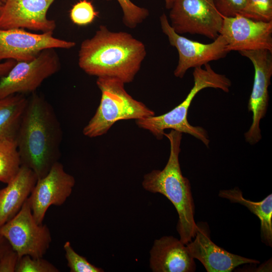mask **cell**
<instances>
[{
  "instance_id": "cell-1",
  "label": "cell",
  "mask_w": 272,
  "mask_h": 272,
  "mask_svg": "<svg viewBox=\"0 0 272 272\" xmlns=\"http://www.w3.org/2000/svg\"><path fill=\"white\" fill-rule=\"evenodd\" d=\"M60 123L51 104L36 93L31 94L16 137L21 166L31 169L37 179L45 176L60 157Z\"/></svg>"
},
{
  "instance_id": "cell-2",
  "label": "cell",
  "mask_w": 272,
  "mask_h": 272,
  "mask_svg": "<svg viewBox=\"0 0 272 272\" xmlns=\"http://www.w3.org/2000/svg\"><path fill=\"white\" fill-rule=\"evenodd\" d=\"M146 55L145 44L125 32H113L100 25L95 34L81 43L79 67L87 74L133 81Z\"/></svg>"
},
{
  "instance_id": "cell-3",
  "label": "cell",
  "mask_w": 272,
  "mask_h": 272,
  "mask_svg": "<svg viewBox=\"0 0 272 272\" xmlns=\"http://www.w3.org/2000/svg\"><path fill=\"white\" fill-rule=\"evenodd\" d=\"M182 133L171 129L164 133L170 145L168 162L162 170H153L144 176L142 186L146 190L160 193L173 205L178 215L177 231L185 244L194 238L198 229L194 220L195 206L191 185L183 176L179 161Z\"/></svg>"
},
{
  "instance_id": "cell-4",
  "label": "cell",
  "mask_w": 272,
  "mask_h": 272,
  "mask_svg": "<svg viewBox=\"0 0 272 272\" xmlns=\"http://www.w3.org/2000/svg\"><path fill=\"white\" fill-rule=\"evenodd\" d=\"M194 68V84L185 99L169 112L159 116H150L135 120L141 128L149 130L159 140L164 137V130L172 129L191 135L209 147L210 140L205 129L191 125L187 119L188 109L195 95L207 88L219 89L228 92L231 81L225 75L216 73L209 63Z\"/></svg>"
},
{
  "instance_id": "cell-5",
  "label": "cell",
  "mask_w": 272,
  "mask_h": 272,
  "mask_svg": "<svg viewBox=\"0 0 272 272\" xmlns=\"http://www.w3.org/2000/svg\"><path fill=\"white\" fill-rule=\"evenodd\" d=\"M96 84L101 91V98L95 114L83 128L84 135L91 138L101 136L119 120L155 115L154 111L127 93L122 81L99 77Z\"/></svg>"
},
{
  "instance_id": "cell-6",
  "label": "cell",
  "mask_w": 272,
  "mask_h": 272,
  "mask_svg": "<svg viewBox=\"0 0 272 272\" xmlns=\"http://www.w3.org/2000/svg\"><path fill=\"white\" fill-rule=\"evenodd\" d=\"M0 234L8 240L19 259L24 255L43 257L52 241L47 226L36 222L28 198L18 214L0 228Z\"/></svg>"
},
{
  "instance_id": "cell-7",
  "label": "cell",
  "mask_w": 272,
  "mask_h": 272,
  "mask_svg": "<svg viewBox=\"0 0 272 272\" xmlns=\"http://www.w3.org/2000/svg\"><path fill=\"white\" fill-rule=\"evenodd\" d=\"M60 67L58 55L53 48L43 50L31 60L17 62L7 75L0 78V99L35 92Z\"/></svg>"
},
{
  "instance_id": "cell-8",
  "label": "cell",
  "mask_w": 272,
  "mask_h": 272,
  "mask_svg": "<svg viewBox=\"0 0 272 272\" xmlns=\"http://www.w3.org/2000/svg\"><path fill=\"white\" fill-rule=\"evenodd\" d=\"M169 13L170 25L178 34L203 35L215 39L223 17L214 0H173Z\"/></svg>"
},
{
  "instance_id": "cell-9",
  "label": "cell",
  "mask_w": 272,
  "mask_h": 272,
  "mask_svg": "<svg viewBox=\"0 0 272 272\" xmlns=\"http://www.w3.org/2000/svg\"><path fill=\"white\" fill-rule=\"evenodd\" d=\"M160 22L163 32L167 36L170 45L175 47L178 53V62L174 71L176 77L182 78L188 69L224 58L229 52L226 42L221 35L213 42L204 44L176 33L165 14L160 16Z\"/></svg>"
},
{
  "instance_id": "cell-10",
  "label": "cell",
  "mask_w": 272,
  "mask_h": 272,
  "mask_svg": "<svg viewBox=\"0 0 272 272\" xmlns=\"http://www.w3.org/2000/svg\"><path fill=\"white\" fill-rule=\"evenodd\" d=\"M240 54L248 58L253 64L254 76L248 109L252 113V122L245 140L250 145L257 143L262 138L260 120L265 116L268 105V88L272 76V51L266 49L241 51Z\"/></svg>"
},
{
  "instance_id": "cell-11",
  "label": "cell",
  "mask_w": 272,
  "mask_h": 272,
  "mask_svg": "<svg viewBox=\"0 0 272 272\" xmlns=\"http://www.w3.org/2000/svg\"><path fill=\"white\" fill-rule=\"evenodd\" d=\"M52 34H36L23 28L0 29V60L30 61L46 49H70L75 46V42L55 38Z\"/></svg>"
},
{
  "instance_id": "cell-12",
  "label": "cell",
  "mask_w": 272,
  "mask_h": 272,
  "mask_svg": "<svg viewBox=\"0 0 272 272\" xmlns=\"http://www.w3.org/2000/svg\"><path fill=\"white\" fill-rule=\"evenodd\" d=\"M75 182L74 177L65 171L59 162L55 163L45 176L37 179L28 201L38 224H43L50 206H61L65 202Z\"/></svg>"
},
{
  "instance_id": "cell-13",
  "label": "cell",
  "mask_w": 272,
  "mask_h": 272,
  "mask_svg": "<svg viewBox=\"0 0 272 272\" xmlns=\"http://www.w3.org/2000/svg\"><path fill=\"white\" fill-rule=\"evenodd\" d=\"M219 35L225 39L229 52L272 51V21H257L239 14L223 17Z\"/></svg>"
},
{
  "instance_id": "cell-14",
  "label": "cell",
  "mask_w": 272,
  "mask_h": 272,
  "mask_svg": "<svg viewBox=\"0 0 272 272\" xmlns=\"http://www.w3.org/2000/svg\"><path fill=\"white\" fill-rule=\"evenodd\" d=\"M55 0H6L0 11V29L27 28L53 32L55 21L47 17Z\"/></svg>"
},
{
  "instance_id": "cell-15",
  "label": "cell",
  "mask_w": 272,
  "mask_h": 272,
  "mask_svg": "<svg viewBox=\"0 0 272 272\" xmlns=\"http://www.w3.org/2000/svg\"><path fill=\"white\" fill-rule=\"evenodd\" d=\"M190 255L198 259L208 272H231L236 267L259 261L230 253L215 244L209 231L198 226L193 241L186 244Z\"/></svg>"
},
{
  "instance_id": "cell-16",
  "label": "cell",
  "mask_w": 272,
  "mask_h": 272,
  "mask_svg": "<svg viewBox=\"0 0 272 272\" xmlns=\"http://www.w3.org/2000/svg\"><path fill=\"white\" fill-rule=\"evenodd\" d=\"M150 255L149 266L153 272H193L196 269L186 245L172 236L156 239Z\"/></svg>"
},
{
  "instance_id": "cell-17",
  "label": "cell",
  "mask_w": 272,
  "mask_h": 272,
  "mask_svg": "<svg viewBox=\"0 0 272 272\" xmlns=\"http://www.w3.org/2000/svg\"><path fill=\"white\" fill-rule=\"evenodd\" d=\"M37 180L31 169L21 166L16 176L0 189V228L20 211Z\"/></svg>"
},
{
  "instance_id": "cell-18",
  "label": "cell",
  "mask_w": 272,
  "mask_h": 272,
  "mask_svg": "<svg viewBox=\"0 0 272 272\" xmlns=\"http://www.w3.org/2000/svg\"><path fill=\"white\" fill-rule=\"evenodd\" d=\"M219 196L238 203L246 207L255 215L260 221V232L262 242L268 246L272 247V194L262 200L252 201L245 198L242 191L235 187L231 189L221 190Z\"/></svg>"
},
{
  "instance_id": "cell-19",
  "label": "cell",
  "mask_w": 272,
  "mask_h": 272,
  "mask_svg": "<svg viewBox=\"0 0 272 272\" xmlns=\"http://www.w3.org/2000/svg\"><path fill=\"white\" fill-rule=\"evenodd\" d=\"M27 100L21 94L0 99V139L16 140Z\"/></svg>"
},
{
  "instance_id": "cell-20",
  "label": "cell",
  "mask_w": 272,
  "mask_h": 272,
  "mask_svg": "<svg viewBox=\"0 0 272 272\" xmlns=\"http://www.w3.org/2000/svg\"><path fill=\"white\" fill-rule=\"evenodd\" d=\"M21 166L16 140L0 139V181L9 182L18 174Z\"/></svg>"
},
{
  "instance_id": "cell-21",
  "label": "cell",
  "mask_w": 272,
  "mask_h": 272,
  "mask_svg": "<svg viewBox=\"0 0 272 272\" xmlns=\"http://www.w3.org/2000/svg\"><path fill=\"white\" fill-rule=\"evenodd\" d=\"M239 15L257 21H272V0H245Z\"/></svg>"
},
{
  "instance_id": "cell-22",
  "label": "cell",
  "mask_w": 272,
  "mask_h": 272,
  "mask_svg": "<svg viewBox=\"0 0 272 272\" xmlns=\"http://www.w3.org/2000/svg\"><path fill=\"white\" fill-rule=\"evenodd\" d=\"M123 13L122 21L125 26L134 28L148 17V9L139 7L130 0H117Z\"/></svg>"
},
{
  "instance_id": "cell-23",
  "label": "cell",
  "mask_w": 272,
  "mask_h": 272,
  "mask_svg": "<svg viewBox=\"0 0 272 272\" xmlns=\"http://www.w3.org/2000/svg\"><path fill=\"white\" fill-rule=\"evenodd\" d=\"M67 265L71 272H103L104 269L90 263L86 257L77 253L69 241L63 245Z\"/></svg>"
},
{
  "instance_id": "cell-24",
  "label": "cell",
  "mask_w": 272,
  "mask_h": 272,
  "mask_svg": "<svg viewBox=\"0 0 272 272\" xmlns=\"http://www.w3.org/2000/svg\"><path fill=\"white\" fill-rule=\"evenodd\" d=\"M59 270L43 257L24 255L19 259L15 272H58Z\"/></svg>"
},
{
  "instance_id": "cell-25",
  "label": "cell",
  "mask_w": 272,
  "mask_h": 272,
  "mask_svg": "<svg viewBox=\"0 0 272 272\" xmlns=\"http://www.w3.org/2000/svg\"><path fill=\"white\" fill-rule=\"evenodd\" d=\"M98 15L91 2L88 0L79 1L73 6L70 11L72 21L79 26L91 23Z\"/></svg>"
},
{
  "instance_id": "cell-26",
  "label": "cell",
  "mask_w": 272,
  "mask_h": 272,
  "mask_svg": "<svg viewBox=\"0 0 272 272\" xmlns=\"http://www.w3.org/2000/svg\"><path fill=\"white\" fill-rule=\"evenodd\" d=\"M217 9L223 17H233L240 14L245 0H214Z\"/></svg>"
},
{
  "instance_id": "cell-27",
  "label": "cell",
  "mask_w": 272,
  "mask_h": 272,
  "mask_svg": "<svg viewBox=\"0 0 272 272\" xmlns=\"http://www.w3.org/2000/svg\"><path fill=\"white\" fill-rule=\"evenodd\" d=\"M19 259L17 253L10 249L0 260V272H15Z\"/></svg>"
},
{
  "instance_id": "cell-28",
  "label": "cell",
  "mask_w": 272,
  "mask_h": 272,
  "mask_svg": "<svg viewBox=\"0 0 272 272\" xmlns=\"http://www.w3.org/2000/svg\"><path fill=\"white\" fill-rule=\"evenodd\" d=\"M16 62L15 60L8 59L4 62L0 63V78L7 75Z\"/></svg>"
},
{
  "instance_id": "cell-29",
  "label": "cell",
  "mask_w": 272,
  "mask_h": 272,
  "mask_svg": "<svg viewBox=\"0 0 272 272\" xmlns=\"http://www.w3.org/2000/svg\"><path fill=\"white\" fill-rule=\"evenodd\" d=\"M12 249L8 240L0 234V260L5 254Z\"/></svg>"
},
{
  "instance_id": "cell-30",
  "label": "cell",
  "mask_w": 272,
  "mask_h": 272,
  "mask_svg": "<svg viewBox=\"0 0 272 272\" xmlns=\"http://www.w3.org/2000/svg\"><path fill=\"white\" fill-rule=\"evenodd\" d=\"M165 7L167 9L170 10L172 7L173 0H164Z\"/></svg>"
},
{
  "instance_id": "cell-31",
  "label": "cell",
  "mask_w": 272,
  "mask_h": 272,
  "mask_svg": "<svg viewBox=\"0 0 272 272\" xmlns=\"http://www.w3.org/2000/svg\"><path fill=\"white\" fill-rule=\"evenodd\" d=\"M3 4H4V3H3L0 1V11H1V9H2V6H3Z\"/></svg>"
},
{
  "instance_id": "cell-32",
  "label": "cell",
  "mask_w": 272,
  "mask_h": 272,
  "mask_svg": "<svg viewBox=\"0 0 272 272\" xmlns=\"http://www.w3.org/2000/svg\"><path fill=\"white\" fill-rule=\"evenodd\" d=\"M3 3H4L6 0H0Z\"/></svg>"
},
{
  "instance_id": "cell-33",
  "label": "cell",
  "mask_w": 272,
  "mask_h": 272,
  "mask_svg": "<svg viewBox=\"0 0 272 272\" xmlns=\"http://www.w3.org/2000/svg\"><path fill=\"white\" fill-rule=\"evenodd\" d=\"M106 1H110V0H106Z\"/></svg>"
}]
</instances>
